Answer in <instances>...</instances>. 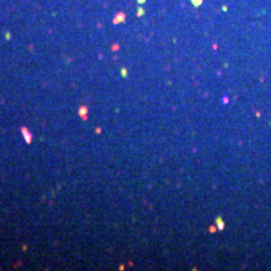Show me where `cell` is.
<instances>
[{
    "instance_id": "cell-1",
    "label": "cell",
    "mask_w": 271,
    "mask_h": 271,
    "mask_svg": "<svg viewBox=\"0 0 271 271\" xmlns=\"http://www.w3.org/2000/svg\"><path fill=\"white\" fill-rule=\"evenodd\" d=\"M138 2H139V3H143V0H138Z\"/></svg>"
}]
</instances>
